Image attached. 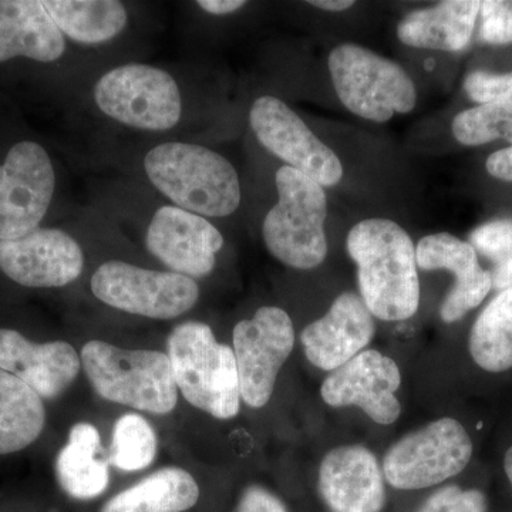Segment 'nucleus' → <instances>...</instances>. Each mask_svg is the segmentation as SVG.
I'll use <instances>...</instances> for the list:
<instances>
[{
  "label": "nucleus",
  "mask_w": 512,
  "mask_h": 512,
  "mask_svg": "<svg viewBox=\"0 0 512 512\" xmlns=\"http://www.w3.org/2000/svg\"><path fill=\"white\" fill-rule=\"evenodd\" d=\"M346 247L357 265L360 298L377 319L399 322L419 309L416 247L397 222L360 221L350 229Z\"/></svg>",
  "instance_id": "obj_1"
},
{
  "label": "nucleus",
  "mask_w": 512,
  "mask_h": 512,
  "mask_svg": "<svg viewBox=\"0 0 512 512\" xmlns=\"http://www.w3.org/2000/svg\"><path fill=\"white\" fill-rule=\"evenodd\" d=\"M147 177L175 207L201 217L224 218L241 204V184L234 165L210 148L165 143L144 158Z\"/></svg>",
  "instance_id": "obj_2"
},
{
  "label": "nucleus",
  "mask_w": 512,
  "mask_h": 512,
  "mask_svg": "<svg viewBox=\"0 0 512 512\" xmlns=\"http://www.w3.org/2000/svg\"><path fill=\"white\" fill-rule=\"evenodd\" d=\"M177 389L188 403L215 419H234L241 410V389L234 350L215 339L207 323L185 322L167 342Z\"/></svg>",
  "instance_id": "obj_3"
},
{
  "label": "nucleus",
  "mask_w": 512,
  "mask_h": 512,
  "mask_svg": "<svg viewBox=\"0 0 512 512\" xmlns=\"http://www.w3.org/2000/svg\"><path fill=\"white\" fill-rule=\"evenodd\" d=\"M80 359L87 379L104 400L153 414H168L177 406V384L165 353L90 340Z\"/></svg>",
  "instance_id": "obj_4"
},
{
  "label": "nucleus",
  "mask_w": 512,
  "mask_h": 512,
  "mask_svg": "<svg viewBox=\"0 0 512 512\" xmlns=\"http://www.w3.org/2000/svg\"><path fill=\"white\" fill-rule=\"evenodd\" d=\"M275 181L279 200L266 215L262 227L266 248L291 268H316L328 255L325 190L288 165L279 168Z\"/></svg>",
  "instance_id": "obj_5"
},
{
  "label": "nucleus",
  "mask_w": 512,
  "mask_h": 512,
  "mask_svg": "<svg viewBox=\"0 0 512 512\" xmlns=\"http://www.w3.org/2000/svg\"><path fill=\"white\" fill-rule=\"evenodd\" d=\"M329 72L343 106L362 119L384 123L416 106L413 80L400 64L365 47L343 43L330 52Z\"/></svg>",
  "instance_id": "obj_6"
},
{
  "label": "nucleus",
  "mask_w": 512,
  "mask_h": 512,
  "mask_svg": "<svg viewBox=\"0 0 512 512\" xmlns=\"http://www.w3.org/2000/svg\"><path fill=\"white\" fill-rule=\"evenodd\" d=\"M94 100L110 119L137 130H171L183 113L174 77L148 64H124L110 70L94 86Z\"/></svg>",
  "instance_id": "obj_7"
},
{
  "label": "nucleus",
  "mask_w": 512,
  "mask_h": 512,
  "mask_svg": "<svg viewBox=\"0 0 512 512\" xmlns=\"http://www.w3.org/2000/svg\"><path fill=\"white\" fill-rule=\"evenodd\" d=\"M473 441L444 417L402 437L383 458V476L397 490H421L457 476L470 463Z\"/></svg>",
  "instance_id": "obj_8"
},
{
  "label": "nucleus",
  "mask_w": 512,
  "mask_h": 512,
  "mask_svg": "<svg viewBox=\"0 0 512 512\" xmlns=\"http://www.w3.org/2000/svg\"><path fill=\"white\" fill-rule=\"evenodd\" d=\"M92 291L111 308L151 319H174L194 308L200 288L194 279L175 272L151 271L109 261L94 272Z\"/></svg>",
  "instance_id": "obj_9"
},
{
  "label": "nucleus",
  "mask_w": 512,
  "mask_h": 512,
  "mask_svg": "<svg viewBox=\"0 0 512 512\" xmlns=\"http://www.w3.org/2000/svg\"><path fill=\"white\" fill-rule=\"evenodd\" d=\"M295 346V329L284 309L264 306L254 318L242 320L234 329L241 399L249 407H264L274 393L279 370Z\"/></svg>",
  "instance_id": "obj_10"
},
{
  "label": "nucleus",
  "mask_w": 512,
  "mask_h": 512,
  "mask_svg": "<svg viewBox=\"0 0 512 512\" xmlns=\"http://www.w3.org/2000/svg\"><path fill=\"white\" fill-rule=\"evenodd\" d=\"M55 168L45 148L22 141L0 165V241L25 237L39 228L52 202Z\"/></svg>",
  "instance_id": "obj_11"
},
{
  "label": "nucleus",
  "mask_w": 512,
  "mask_h": 512,
  "mask_svg": "<svg viewBox=\"0 0 512 512\" xmlns=\"http://www.w3.org/2000/svg\"><path fill=\"white\" fill-rule=\"evenodd\" d=\"M249 123L256 138L288 167L333 187L343 177V165L335 151L312 133L305 121L278 97L262 96L252 104Z\"/></svg>",
  "instance_id": "obj_12"
},
{
  "label": "nucleus",
  "mask_w": 512,
  "mask_h": 512,
  "mask_svg": "<svg viewBox=\"0 0 512 512\" xmlns=\"http://www.w3.org/2000/svg\"><path fill=\"white\" fill-rule=\"evenodd\" d=\"M402 384L399 366L377 350H363L322 384L320 394L330 407H359L375 423L389 426L399 419L402 406L396 392Z\"/></svg>",
  "instance_id": "obj_13"
},
{
  "label": "nucleus",
  "mask_w": 512,
  "mask_h": 512,
  "mask_svg": "<svg viewBox=\"0 0 512 512\" xmlns=\"http://www.w3.org/2000/svg\"><path fill=\"white\" fill-rule=\"evenodd\" d=\"M83 266L82 248L60 229L37 228L0 241V271L28 288H62L82 275Z\"/></svg>",
  "instance_id": "obj_14"
},
{
  "label": "nucleus",
  "mask_w": 512,
  "mask_h": 512,
  "mask_svg": "<svg viewBox=\"0 0 512 512\" xmlns=\"http://www.w3.org/2000/svg\"><path fill=\"white\" fill-rule=\"evenodd\" d=\"M222 245L221 232L207 218L171 205L156 211L146 234L148 252L191 279L211 274Z\"/></svg>",
  "instance_id": "obj_15"
},
{
  "label": "nucleus",
  "mask_w": 512,
  "mask_h": 512,
  "mask_svg": "<svg viewBox=\"0 0 512 512\" xmlns=\"http://www.w3.org/2000/svg\"><path fill=\"white\" fill-rule=\"evenodd\" d=\"M376 333L375 316L359 295L345 292L323 318L301 333L303 352L313 366L333 372L363 352Z\"/></svg>",
  "instance_id": "obj_16"
},
{
  "label": "nucleus",
  "mask_w": 512,
  "mask_h": 512,
  "mask_svg": "<svg viewBox=\"0 0 512 512\" xmlns=\"http://www.w3.org/2000/svg\"><path fill=\"white\" fill-rule=\"evenodd\" d=\"M319 493L332 512H380L386 504L383 470L369 448H333L319 468Z\"/></svg>",
  "instance_id": "obj_17"
},
{
  "label": "nucleus",
  "mask_w": 512,
  "mask_h": 512,
  "mask_svg": "<svg viewBox=\"0 0 512 512\" xmlns=\"http://www.w3.org/2000/svg\"><path fill=\"white\" fill-rule=\"evenodd\" d=\"M416 262L423 271H448L456 276L440 308L444 322L463 319L493 289L490 271L481 268L476 249L447 232L421 238L416 247Z\"/></svg>",
  "instance_id": "obj_18"
},
{
  "label": "nucleus",
  "mask_w": 512,
  "mask_h": 512,
  "mask_svg": "<svg viewBox=\"0 0 512 512\" xmlns=\"http://www.w3.org/2000/svg\"><path fill=\"white\" fill-rule=\"evenodd\" d=\"M82 359L66 342L37 345L12 329H0V370L18 377L42 399H56L74 382Z\"/></svg>",
  "instance_id": "obj_19"
},
{
  "label": "nucleus",
  "mask_w": 512,
  "mask_h": 512,
  "mask_svg": "<svg viewBox=\"0 0 512 512\" xmlns=\"http://www.w3.org/2000/svg\"><path fill=\"white\" fill-rule=\"evenodd\" d=\"M66 49L63 33L43 2L0 0V63L25 56L37 62H56Z\"/></svg>",
  "instance_id": "obj_20"
},
{
  "label": "nucleus",
  "mask_w": 512,
  "mask_h": 512,
  "mask_svg": "<svg viewBox=\"0 0 512 512\" xmlns=\"http://www.w3.org/2000/svg\"><path fill=\"white\" fill-rule=\"evenodd\" d=\"M480 10L478 0H448L414 10L397 26V37L416 49L460 52L470 43Z\"/></svg>",
  "instance_id": "obj_21"
},
{
  "label": "nucleus",
  "mask_w": 512,
  "mask_h": 512,
  "mask_svg": "<svg viewBox=\"0 0 512 512\" xmlns=\"http://www.w3.org/2000/svg\"><path fill=\"white\" fill-rule=\"evenodd\" d=\"M198 498L200 487L188 471L165 467L121 491L100 512H184Z\"/></svg>",
  "instance_id": "obj_22"
},
{
  "label": "nucleus",
  "mask_w": 512,
  "mask_h": 512,
  "mask_svg": "<svg viewBox=\"0 0 512 512\" xmlns=\"http://www.w3.org/2000/svg\"><path fill=\"white\" fill-rule=\"evenodd\" d=\"M60 32L83 45L113 40L126 29V6L117 0H46L43 2Z\"/></svg>",
  "instance_id": "obj_23"
},
{
  "label": "nucleus",
  "mask_w": 512,
  "mask_h": 512,
  "mask_svg": "<svg viewBox=\"0 0 512 512\" xmlns=\"http://www.w3.org/2000/svg\"><path fill=\"white\" fill-rule=\"evenodd\" d=\"M45 423L42 397L18 377L0 370V456L35 443Z\"/></svg>",
  "instance_id": "obj_24"
},
{
  "label": "nucleus",
  "mask_w": 512,
  "mask_h": 512,
  "mask_svg": "<svg viewBox=\"0 0 512 512\" xmlns=\"http://www.w3.org/2000/svg\"><path fill=\"white\" fill-rule=\"evenodd\" d=\"M481 369L500 373L512 367V286L501 291L478 315L468 340Z\"/></svg>",
  "instance_id": "obj_25"
},
{
  "label": "nucleus",
  "mask_w": 512,
  "mask_h": 512,
  "mask_svg": "<svg viewBox=\"0 0 512 512\" xmlns=\"http://www.w3.org/2000/svg\"><path fill=\"white\" fill-rule=\"evenodd\" d=\"M101 453L72 443L62 448L56 460V476L70 497L92 500L107 490L110 463Z\"/></svg>",
  "instance_id": "obj_26"
},
{
  "label": "nucleus",
  "mask_w": 512,
  "mask_h": 512,
  "mask_svg": "<svg viewBox=\"0 0 512 512\" xmlns=\"http://www.w3.org/2000/svg\"><path fill=\"white\" fill-rule=\"evenodd\" d=\"M157 446L156 431L143 416L124 414L114 424L107 460L119 470H144L156 458Z\"/></svg>",
  "instance_id": "obj_27"
},
{
  "label": "nucleus",
  "mask_w": 512,
  "mask_h": 512,
  "mask_svg": "<svg viewBox=\"0 0 512 512\" xmlns=\"http://www.w3.org/2000/svg\"><path fill=\"white\" fill-rule=\"evenodd\" d=\"M512 124V99L480 104L461 111L453 120V134L464 146H483L507 136Z\"/></svg>",
  "instance_id": "obj_28"
},
{
  "label": "nucleus",
  "mask_w": 512,
  "mask_h": 512,
  "mask_svg": "<svg viewBox=\"0 0 512 512\" xmlns=\"http://www.w3.org/2000/svg\"><path fill=\"white\" fill-rule=\"evenodd\" d=\"M471 245L494 265L512 254V220L487 222L470 234Z\"/></svg>",
  "instance_id": "obj_29"
},
{
  "label": "nucleus",
  "mask_w": 512,
  "mask_h": 512,
  "mask_svg": "<svg viewBox=\"0 0 512 512\" xmlns=\"http://www.w3.org/2000/svg\"><path fill=\"white\" fill-rule=\"evenodd\" d=\"M417 512H487V500L481 491L447 485L431 494Z\"/></svg>",
  "instance_id": "obj_30"
},
{
  "label": "nucleus",
  "mask_w": 512,
  "mask_h": 512,
  "mask_svg": "<svg viewBox=\"0 0 512 512\" xmlns=\"http://www.w3.org/2000/svg\"><path fill=\"white\" fill-rule=\"evenodd\" d=\"M480 39L490 45L512 43V0L481 2Z\"/></svg>",
  "instance_id": "obj_31"
},
{
  "label": "nucleus",
  "mask_w": 512,
  "mask_h": 512,
  "mask_svg": "<svg viewBox=\"0 0 512 512\" xmlns=\"http://www.w3.org/2000/svg\"><path fill=\"white\" fill-rule=\"evenodd\" d=\"M464 90L478 104L512 99V73L474 72L464 80Z\"/></svg>",
  "instance_id": "obj_32"
},
{
  "label": "nucleus",
  "mask_w": 512,
  "mask_h": 512,
  "mask_svg": "<svg viewBox=\"0 0 512 512\" xmlns=\"http://www.w3.org/2000/svg\"><path fill=\"white\" fill-rule=\"evenodd\" d=\"M237 512H288V510L276 495L258 485H251L242 494Z\"/></svg>",
  "instance_id": "obj_33"
},
{
  "label": "nucleus",
  "mask_w": 512,
  "mask_h": 512,
  "mask_svg": "<svg viewBox=\"0 0 512 512\" xmlns=\"http://www.w3.org/2000/svg\"><path fill=\"white\" fill-rule=\"evenodd\" d=\"M485 167L494 178L512 183V146L491 154Z\"/></svg>",
  "instance_id": "obj_34"
},
{
  "label": "nucleus",
  "mask_w": 512,
  "mask_h": 512,
  "mask_svg": "<svg viewBox=\"0 0 512 512\" xmlns=\"http://www.w3.org/2000/svg\"><path fill=\"white\" fill-rule=\"evenodd\" d=\"M100 440L99 431L89 423L76 424L69 433V443L94 451H103Z\"/></svg>",
  "instance_id": "obj_35"
},
{
  "label": "nucleus",
  "mask_w": 512,
  "mask_h": 512,
  "mask_svg": "<svg viewBox=\"0 0 512 512\" xmlns=\"http://www.w3.org/2000/svg\"><path fill=\"white\" fill-rule=\"evenodd\" d=\"M197 5L211 15L224 16L244 8L247 2L244 0H200Z\"/></svg>",
  "instance_id": "obj_36"
},
{
  "label": "nucleus",
  "mask_w": 512,
  "mask_h": 512,
  "mask_svg": "<svg viewBox=\"0 0 512 512\" xmlns=\"http://www.w3.org/2000/svg\"><path fill=\"white\" fill-rule=\"evenodd\" d=\"M493 288L497 291H505L512 286V254L504 261L494 265L493 271H490Z\"/></svg>",
  "instance_id": "obj_37"
},
{
  "label": "nucleus",
  "mask_w": 512,
  "mask_h": 512,
  "mask_svg": "<svg viewBox=\"0 0 512 512\" xmlns=\"http://www.w3.org/2000/svg\"><path fill=\"white\" fill-rule=\"evenodd\" d=\"M309 5L315 6V8L328 10V12H343L355 6V2L352 0H311Z\"/></svg>",
  "instance_id": "obj_38"
},
{
  "label": "nucleus",
  "mask_w": 512,
  "mask_h": 512,
  "mask_svg": "<svg viewBox=\"0 0 512 512\" xmlns=\"http://www.w3.org/2000/svg\"><path fill=\"white\" fill-rule=\"evenodd\" d=\"M505 473H507L508 480L512 485V447L508 448L507 454L504 458Z\"/></svg>",
  "instance_id": "obj_39"
},
{
  "label": "nucleus",
  "mask_w": 512,
  "mask_h": 512,
  "mask_svg": "<svg viewBox=\"0 0 512 512\" xmlns=\"http://www.w3.org/2000/svg\"><path fill=\"white\" fill-rule=\"evenodd\" d=\"M505 140H507L508 143H511L512 146V124L510 126V130H508L507 136H505Z\"/></svg>",
  "instance_id": "obj_40"
}]
</instances>
